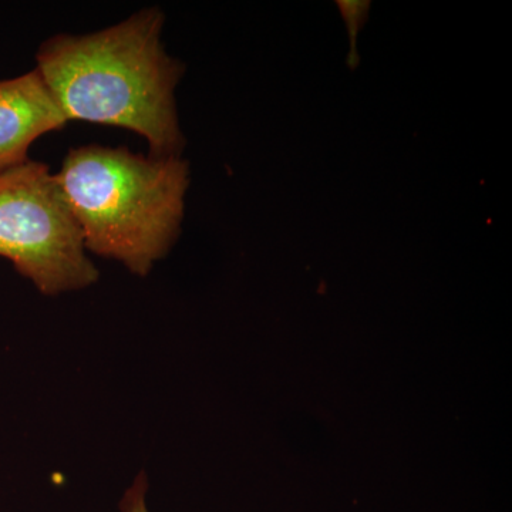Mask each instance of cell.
<instances>
[{"mask_svg": "<svg viewBox=\"0 0 512 512\" xmlns=\"http://www.w3.org/2000/svg\"><path fill=\"white\" fill-rule=\"evenodd\" d=\"M147 477L146 474H138L134 483L128 488L124 497L121 498V512H150L147 508Z\"/></svg>", "mask_w": 512, "mask_h": 512, "instance_id": "cell-5", "label": "cell"}, {"mask_svg": "<svg viewBox=\"0 0 512 512\" xmlns=\"http://www.w3.org/2000/svg\"><path fill=\"white\" fill-rule=\"evenodd\" d=\"M0 256L43 295L80 291L99 271L56 174L37 161L0 173Z\"/></svg>", "mask_w": 512, "mask_h": 512, "instance_id": "cell-3", "label": "cell"}, {"mask_svg": "<svg viewBox=\"0 0 512 512\" xmlns=\"http://www.w3.org/2000/svg\"><path fill=\"white\" fill-rule=\"evenodd\" d=\"M67 123L36 69L0 80V173L28 161L37 138L62 130Z\"/></svg>", "mask_w": 512, "mask_h": 512, "instance_id": "cell-4", "label": "cell"}, {"mask_svg": "<svg viewBox=\"0 0 512 512\" xmlns=\"http://www.w3.org/2000/svg\"><path fill=\"white\" fill-rule=\"evenodd\" d=\"M164 23L154 6L99 32L45 40L36 70L66 119L126 128L146 138L151 157H181L175 89L185 66L165 50Z\"/></svg>", "mask_w": 512, "mask_h": 512, "instance_id": "cell-1", "label": "cell"}, {"mask_svg": "<svg viewBox=\"0 0 512 512\" xmlns=\"http://www.w3.org/2000/svg\"><path fill=\"white\" fill-rule=\"evenodd\" d=\"M87 251L147 276L180 237L190 165L128 148H72L56 174Z\"/></svg>", "mask_w": 512, "mask_h": 512, "instance_id": "cell-2", "label": "cell"}]
</instances>
